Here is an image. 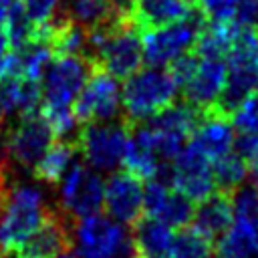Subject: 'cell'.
<instances>
[{
    "mask_svg": "<svg viewBox=\"0 0 258 258\" xmlns=\"http://www.w3.org/2000/svg\"><path fill=\"white\" fill-rule=\"evenodd\" d=\"M71 242L79 258H139L127 226L101 212L75 220Z\"/></svg>",
    "mask_w": 258,
    "mask_h": 258,
    "instance_id": "obj_4",
    "label": "cell"
},
{
    "mask_svg": "<svg viewBox=\"0 0 258 258\" xmlns=\"http://www.w3.org/2000/svg\"><path fill=\"white\" fill-rule=\"evenodd\" d=\"M54 258H79V256H77V254H73V252H67V250H64V252H60V254H58V256H54Z\"/></svg>",
    "mask_w": 258,
    "mask_h": 258,
    "instance_id": "obj_38",
    "label": "cell"
},
{
    "mask_svg": "<svg viewBox=\"0 0 258 258\" xmlns=\"http://www.w3.org/2000/svg\"><path fill=\"white\" fill-rule=\"evenodd\" d=\"M234 149L248 161V167L258 163V133H240L234 141Z\"/></svg>",
    "mask_w": 258,
    "mask_h": 258,
    "instance_id": "obj_31",
    "label": "cell"
},
{
    "mask_svg": "<svg viewBox=\"0 0 258 258\" xmlns=\"http://www.w3.org/2000/svg\"><path fill=\"white\" fill-rule=\"evenodd\" d=\"M218 258H224V256H218Z\"/></svg>",
    "mask_w": 258,
    "mask_h": 258,
    "instance_id": "obj_41",
    "label": "cell"
},
{
    "mask_svg": "<svg viewBox=\"0 0 258 258\" xmlns=\"http://www.w3.org/2000/svg\"><path fill=\"white\" fill-rule=\"evenodd\" d=\"M185 2H189V4H194V6H196V0H185Z\"/></svg>",
    "mask_w": 258,
    "mask_h": 258,
    "instance_id": "obj_40",
    "label": "cell"
},
{
    "mask_svg": "<svg viewBox=\"0 0 258 258\" xmlns=\"http://www.w3.org/2000/svg\"><path fill=\"white\" fill-rule=\"evenodd\" d=\"M115 2H117V6L129 16V4H131V0H115Z\"/></svg>",
    "mask_w": 258,
    "mask_h": 258,
    "instance_id": "obj_37",
    "label": "cell"
},
{
    "mask_svg": "<svg viewBox=\"0 0 258 258\" xmlns=\"http://www.w3.org/2000/svg\"><path fill=\"white\" fill-rule=\"evenodd\" d=\"M10 169V155H8V143H6V129L0 127V171Z\"/></svg>",
    "mask_w": 258,
    "mask_h": 258,
    "instance_id": "obj_32",
    "label": "cell"
},
{
    "mask_svg": "<svg viewBox=\"0 0 258 258\" xmlns=\"http://www.w3.org/2000/svg\"><path fill=\"white\" fill-rule=\"evenodd\" d=\"M208 18L196 6L185 18L143 30L141 46H143V60L151 67H167L179 54L194 48L200 30L206 26Z\"/></svg>",
    "mask_w": 258,
    "mask_h": 258,
    "instance_id": "obj_7",
    "label": "cell"
},
{
    "mask_svg": "<svg viewBox=\"0 0 258 258\" xmlns=\"http://www.w3.org/2000/svg\"><path fill=\"white\" fill-rule=\"evenodd\" d=\"M42 187L26 181L6 185L0 196V254H12L50 214Z\"/></svg>",
    "mask_w": 258,
    "mask_h": 258,
    "instance_id": "obj_1",
    "label": "cell"
},
{
    "mask_svg": "<svg viewBox=\"0 0 258 258\" xmlns=\"http://www.w3.org/2000/svg\"><path fill=\"white\" fill-rule=\"evenodd\" d=\"M169 185L198 204L216 191L212 163L185 143L169 163Z\"/></svg>",
    "mask_w": 258,
    "mask_h": 258,
    "instance_id": "obj_11",
    "label": "cell"
},
{
    "mask_svg": "<svg viewBox=\"0 0 258 258\" xmlns=\"http://www.w3.org/2000/svg\"><path fill=\"white\" fill-rule=\"evenodd\" d=\"M232 216L234 214H232L230 194L216 189L214 194H210L208 198L198 202V206L194 208V218L189 224L214 240L228 228V224L232 222Z\"/></svg>",
    "mask_w": 258,
    "mask_h": 258,
    "instance_id": "obj_20",
    "label": "cell"
},
{
    "mask_svg": "<svg viewBox=\"0 0 258 258\" xmlns=\"http://www.w3.org/2000/svg\"><path fill=\"white\" fill-rule=\"evenodd\" d=\"M196 6L185 0H131L129 20L141 28H157L175 20L185 18Z\"/></svg>",
    "mask_w": 258,
    "mask_h": 258,
    "instance_id": "obj_17",
    "label": "cell"
},
{
    "mask_svg": "<svg viewBox=\"0 0 258 258\" xmlns=\"http://www.w3.org/2000/svg\"><path fill=\"white\" fill-rule=\"evenodd\" d=\"M143 179L129 169L111 171L103 187V208L107 216L121 224H133L143 216Z\"/></svg>",
    "mask_w": 258,
    "mask_h": 258,
    "instance_id": "obj_12",
    "label": "cell"
},
{
    "mask_svg": "<svg viewBox=\"0 0 258 258\" xmlns=\"http://www.w3.org/2000/svg\"><path fill=\"white\" fill-rule=\"evenodd\" d=\"M232 34H234L232 22H212V20H208L206 26L200 30L191 50L198 56H204V58H224L226 52H228Z\"/></svg>",
    "mask_w": 258,
    "mask_h": 258,
    "instance_id": "obj_24",
    "label": "cell"
},
{
    "mask_svg": "<svg viewBox=\"0 0 258 258\" xmlns=\"http://www.w3.org/2000/svg\"><path fill=\"white\" fill-rule=\"evenodd\" d=\"M2 123H4V113L0 111V127H2Z\"/></svg>",
    "mask_w": 258,
    "mask_h": 258,
    "instance_id": "obj_39",
    "label": "cell"
},
{
    "mask_svg": "<svg viewBox=\"0 0 258 258\" xmlns=\"http://www.w3.org/2000/svg\"><path fill=\"white\" fill-rule=\"evenodd\" d=\"M0 258H4V256H2V254H0Z\"/></svg>",
    "mask_w": 258,
    "mask_h": 258,
    "instance_id": "obj_42",
    "label": "cell"
},
{
    "mask_svg": "<svg viewBox=\"0 0 258 258\" xmlns=\"http://www.w3.org/2000/svg\"><path fill=\"white\" fill-rule=\"evenodd\" d=\"M131 125L125 119L91 121L77 133V149L97 171H115L123 165Z\"/></svg>",
    "mask_w": 258,
    "mask_h": 258,
    "instance_id": "obj_5",
    "label": "cell"
},
{
    "mask_svg": "<svg viewBox=\"0 0 258 258\" xmlns=\"http://www.w3.org/2000/svg\"><path fill=\"white\" fill-rule=\"evenodd\" d=\"M52 141H54V133L38 111L20 115L16 125L6 129L10 161H14V165L26 171H32L34 163L42 157V153L48 149Z\"/></svg>",
    "mask_w": 258,
    "mask_h": 258,
    "instance_id": "obj_10",
    "label": "cell"
},
{
    "mask_svg": "<svg viewBox=\"0 0 258 258\" xmlns=\"http://www.w3.org/2000/svg\"><path fill=\"white\" fill-rule=\"evenodd\" d=\"M10 2L12 0H0V26L4 24L6 20V14H8V8H10Z\"/></svg>",
    "mask_w": 258,
    "mask_h": 258,
    "instance_id": "obj_33",
    "label": "cell"
},
{
    "mask_svg": "<svg viewBox=\"0 0 258 258\" xmlns=\"http://www.w3.org/2000/svg\"><path fill=\"white\" fill-rule=\"evenodd\" d=\"M8 36H6V32H4V26H0V54H4L6 50H8Z\"/></svg>",
    "mask_w": 258,
    "mask_h": 258,
    "instance_id": "obj_34",
    "label": "cell"
},
{
    "mask_svg": "<svg viewBox=\"0 0 258 258\" xmlns=\"http://www.w3.org/2000/svg\"><path fill=\"white\" fill-rule=\"evenodd\" d=\"M105 179L87 163L73 161V165L56 181L58 210L69 220H79L103 210Z\"/></svg>",
    "mask_w": 258,
    "mask_h": 258,
    "instance_id": "obj_8",
    "label": "cell"
},
{
    "mask_svg": "<svg viewBox=\"0 0 258 258\" xmlns=\"http://www.w3.org/2000/svg\"><path fill=\"white\" fill-rule=\"evenodd\" d=\"M34 28L48 26L60 10V0H18Z\"/></svg>",
    "mask_w": 258,
    "mask_h": 258,
    "instance_id": "obj_28",
    "label": "cell"
},
{
    "mask_svg": "<svg viewBox=\"0 0 258 258\" xmlns=\"http://www.w3.org/2000/svg\"><path fill=\"white\" fill-rule=\"evenodd\" d=\"M224 83H226V60L200 56L194 73L187 77L181 89L189 105L206 111V109H214L224 89Z\"/></svg>",
    "mask_w": 258,
    "mask_h": 258,
    "instance_id": "obj_16",
    "label": "cell"
},
{
    "mask_svg": "<svg viewBox=\"0 0 258 258\" xmlns=\"http://www.w3.org/2000/svg\"><path fill=\"white\" fill-rule=\"evenodd\" d=\"M62 14L85 28H95L101 24L129 18L115 0H67Z\"/></svg>",
    "mask_w": 258,
    "mask_h": 258,
    "instance_id": "obj_22",
    "label": "cell"
},
{
    "mask_svg": "<svg viewBox=\"0 0 258 258\" xmlns=\"http://www.w3.org/2000/svg\"><path fill=\"white\" fill-rule=\"evenodd\" d=\"M8 181H10V169H8V171H0V196L4 194Z\"/></svg>",
    "mask_w": 258,
    "mask_h": 258,
    "instance_id": "obj_35",
    "label": "cell"
},
{
    "mask_svg": "<svg viewBox=\"0 0 258 258\" xmlns=\"http://www.w3.org/2000/svg\"><path fill=\"white\" fill-rule=\"evenodd\" d=\"M119 109H121L119 79H115L107 71L95 67L73 103L77 121L91 123V121L117 119Z\"/></svg>",
    "mask_w": 258,
    "mask_h": 258,
    "instance_id": "obj_9",
    "label": "cell"
},
{
    "mask_svg": "<svg viewBox=\"0 0 258 258\" xmlns=\"http://www.w3.org/2000/svg\"><path fill=\"white\" fill-rule=\"evenodd\" d=\"M234 141H236V133L230 117L214 109H206L202 113L198 125L187 137V145H191L198 153H202L210 163L232 151Z\"/></svg>",
    "mask_w": 258,
    "mask_h": 258,
    "instance_id": "obj_15",
    "label": "cell"
},
{
    "mask_svg": "<svg viewBox=\"0 0 258 258\" xmlns=\"http://www.w3.org/2000/svg\"><path fill=\"white\" fill-rule=\"evenodd\" d=\"M133 228V244L137 250L139 258H165L171 238H173V228L163 224L157 218L151 216H139Z\"/></svg>",
    "mask_w": 258,
    "mask_h": 258,
    "instance_id": "obj_21",
    "label": "cell"
},
{
    "mask_svg": "<svg viewBox=\"0 0 258 258\" xmlns=\"http://www.w3.org/2000/svg\"><path fill=\"white\" fill-rule=\"evenodd\" d=\"M226 83L214 105L230 117V113L252 93L258 91V32L250 28H236L224 56Z\"/></svg>",
    "mask_w": 258,
    "mask_h": 258,
    "instance_id": "obj_2",
    "label": "cell"
},
{
    "mask_svg": "<svg viewBox=\"0 0 258 258\" xmlns=\"http://www.w3.org/2000/svg\"><path fill=\"white\" fill-rule=\"evenodd\" d=\"M179 85L167 67H145L129 75L121 87L123 119L129 125L143 123L171 105Z\"/></svg>",
    "mask_w": 258,
    "mask_h": 258,
    "instance_id": "obj_3",
    "label": "cell"
},
{
    "mask_svg": "<svg viewBox=\"0 0 258 258\" xmlns=\"http://www.w3.org/2000/svg\"><path fill=\"white\" fill-rule=\"evenodd\" d=\"M194 202L161 179H147L143 191V212L161 220L173 230L189 226L194 218Z\"/></svg>",
    "mask_w": 258,
    "mask_h": 258,
    "instance_id": "obj_13",
    "label": "cell"
},
{
    "mask_svg": "<svg viewBox=\"0 0 258 258\" xmlns=\"http://www.w3.org/2000/svg\"><path fill=\"white\" fill-rule=\"evenodd\" d=\"M230 22L236 28H250L258 32V0H236Z\"/></svg>",
    "mask_w": 258,
    "mask_h": 258,
    "instance_id": "obj_29",
    "label": "cell"
},
{
    "mask_svg": "<svg viewBox=\"0 0 258 258\" xmlns=\"http://www.w3.org/2000/svg\"><path fill=\"white\" fill-rule=\"evenodd\" d=\"M250 169H252V185H254L256 191H258V163L250 165Z\"/></svg>",
    "mask_w": 258,
    "mask_h": 258,
    "instance_id": "obj_36",
    "label": "cell"
},
{
    "mask_svg": "<svg viewBox=\"0 0 258 258\" xmlns=\"http://www.w3.org/2000/svg\"><path fill=\"white\" fill-rule=\"evenodd\" d=\"M97 64L83 54H54L40 83V109H73V103Z\"/></svg>",
    "mask_w": 258,
    "mask_h": 258,
    "instance_id": "obj_6",
    "label": "cell"
},
{
    "mask_svg": "<svg viewBox=\"0 0 258 258\" xmlns=\"http://www.w3.org/2000/svg\"><path fill=\"white\" fill-rule=\"evenodd\" d=\"M79 149L77 143L71 139H58L48 145V149L42 153V157L34 163L32 173L38 181L56 185V181L62 177V173L73 165Z\"/></svg>",
    "mask_w": 258,
    "mask_h": 258,
    "instance_id": "obj_23",
    "label": "cell"
},
{
    "mask_svg": "<svg viewBox=\"0 0 258 258\" xmlns=\"http://www.w3.org/2000/svg\"><path fill=\"white\" fill-rule=\"evenodd\" d=\"M248 169H250L248 167V161L236 149H232L226 155L214 159L212 161V173H214L216 189L228 191V194L234 191L248 177Z\"/></svg>",
    "mask_w": 258,
    "mask_h": 258,
    "instance_id": "obj_25",
    "label": "cell"
},
{
    "mask_svg": "<svg viewBox=\"0 0 258 258\" xmlns=\"http://www.w3.org/2000/svg\"><path fill=\"white\" fill-rule=\"evenodd\" d=\"M69 218L52 208L50 214L40 222V226L12 252L16 258H54L71 246V226Z\"/></svg>",
    "mask_w": 258,
    "mask_h": 258,
    "instance_id": "obj_14",
    "label": "cell"
},
{
    "mask_svg": "<svg viewBox=\"0 0 258 258\" xmlns=\"http://www.w3.org/2000/svg\"><path fill=\"white\" fill-rule=\"evenodd\" d=\"M165 258H212V238L194 226H183L173 234Z\"/></svg>",
    "mask_w": 258,
    "mask_h": 258,
    "instance_id": "obj_26",
    "label": "cell"
},
{
    "mask_svg": "<svg viewBox=\"0 0 258 258\" xmlns=\"http://www.w3.org/2000/svg\"><path fill=\"white\" fill-rule=\"evenodd\" d=\"M196 6L212 22H230L236 8V0H196Z\"/></svg>",
    "mask_w": 258,
    "mask_h": 258,
    "instance_id": "obj_30",
    "label": "cell"
},
{
    "mask_svg": "<svg viewBox=\"0 0 258 258\" xmlns=\"http://www.w3.org/2000/svg\"><path fill=\"white\" fill-rule=\"evenodd\" d=\"M218 256L254 258L258 256V218L232 216L228 228L218 236Z\"/></svg>",
    "mask_w": 258,
    "mask_h": 258,
    "instance_id": "obj_18",
    "label": "cell"
},
{
    "mask_svg": "<svg viewBox=\"0 0 258 258\" xmlns=\"http://www.w3.org/2000/svg\"><path fill=\"white\" fill-rule=\"evenodd\" d=\"M40 107V81L24 77L0 79V111L6 115H28Z\"/></svg>",
    "mask_w": 258,
    "mask_h": 258,
    "instance_id": "obj_19",
    "label": "cell"
},
{
    "mask_svg": "<svg viewBox=\"0 0 258 258\" xmlns=\"http://www.w3.org/2000/svg\"><path fill=\"white\" fill-rule=\"evenodd\" d=\"M230 121L238 133H258V91L248 95L230 113Z\"/></svg>",
    "mask_w": 258,
    "mask_h": 258,
    "instance_id": "obj_27",
    "label": "cell"
}]
</instances>
